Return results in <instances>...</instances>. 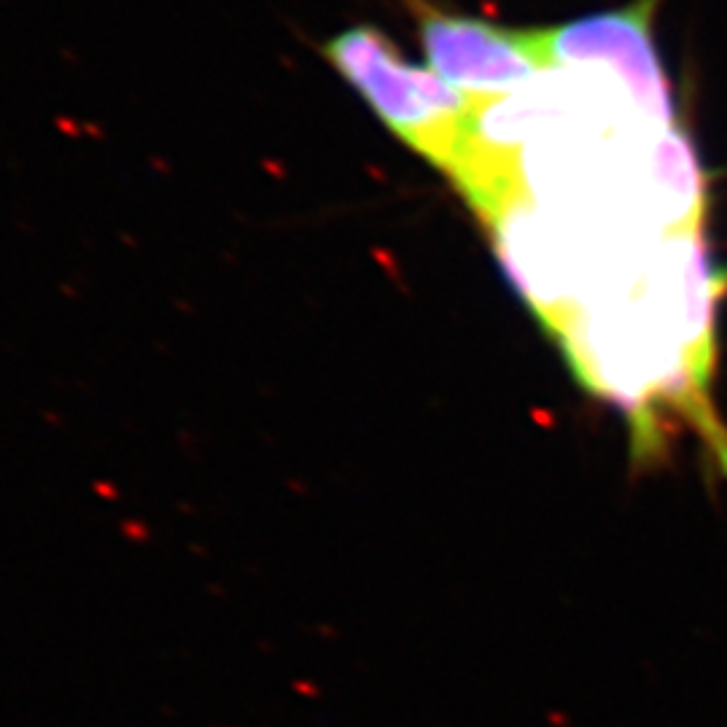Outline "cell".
Segmentation results:
<instances>
[{
  "instance_id": "cell-1",
  "label": "cell",
  "mask_w": 727,
  "mask_h": 727,
  "mask_svg": "<svg viewBox=\"0 0 727 727\" xmlns=\"http://www.w3.org/2000/svg\"><path fill=\"white\" fill-rule=\"evenodd\" d=\"M329 68L356 89L372 113L434 167L464 186L487 165L493 143L483 116L493 105L442 81L429 65L404 60L399 46L375 25H353L321 46Z\"/></svg>"
},
{
  "instance_id": "cell-3",
  "label": "cell",
  "mask_w": 727,
  "mask_h": 727,
  "mask_svg": "<svg viewBox=\"0 0 727 727\" xmlns=\"http://www.w3.org/2000/svg\"><path fill=\"white\" fill-rule=\"evenodd\" d=\"M413 11L426 65L450 87L499 103L544 70L531 30L448 14L429 0H404Z\"/></svg>"
},
{
  "instance_id": "cell-2",
  "label": "cell",
  "mask_w": 727,
  "mask_h": 727,
  "mask_svg": "<svg viewBox=\"0 0 727 727\" xmlns=\"http://www.w3.org/2000/svg\"><path fill=\"white\" fill-rule=\"evenodd\" d=\"M655 11L658 0H633L630 6L614 11L531 30V43L544 70L585 62L611 65L625 87L633 92L644 113L652 116L663 130H671L676 127V108L652 41Z\"/></svg>"
}]
</instances>
